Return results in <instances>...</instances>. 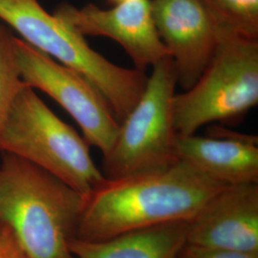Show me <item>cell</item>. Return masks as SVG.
Listing matches in <instances>:
<instances>
[{
	"label": "cell",
	"mask_w": 258,
	"mask_h": 258,
	"mask_svg": "<svg viewBox=\"0 0 258 258\" xmlns=\"http://www.w3.org/2000/svg\"><path fill=\"white\" fill-rule=\"evenodd\" d=\"M227 185L181 160L162 170L106 179L86 198L76 238L102 241L162 224L190 221Z\"/></svg>",
	"instance_id": "1"
},
{
	"label": "cell",
	"mask_w": 258,
	"mask_h": 258,
	"mask_svg": "<svg viewBox=\"0 0 258 258\" xmlns=\"http://www.w3.org/2000/svg\"><path fill=\"white\" fill-rule=\"evenodd\" d=\"M85 196L26 160L2 152L0 224L19 241L29 258H75Z\"/></svg>",
	"instance_id": "2"
},
{
	"label": "cell",
	"mask_w": 258,
	"mask_h": 258,
	"mask_svg": "<svg viewBox=\"0 0 258 258\" xmlns=\"http://www.w3.org/2000/svg\"><path fill=\"white\" fill-rule=\"evenodd\" d=\"M0 19L30 45L84 76L104 97L119 122L144 92L145 72L112 63L37 0H0Z\"/></svg>",
	"instance_id": "3"
},
{
	"label": "cell",
	"mask_w": 258,
	"mask_h": 258,
	"mask_svg": "<svg viewBox=\"0 0 258 258\" xmlns=\"http://www.w3.org/2000/svg\"><path fill=\"white\" fill-rule=\"evenodd\" d=\"M0 151L22 158L88 197L106 178L89 145L24 84L0 128Z\"/></svg>",
	"instance_id": "4"
},
{
	"label": "cell",
	"mask_w": 258,
	"mask_h": 258,
	"mask_svg": "<svg viewBox=\"0 0 258 258\" xmlns=\"http://www.w3.org/2000/svg\"><path fill=\"white\" fill-rule=\"evenodd\" d=\"M217 44L194 85L174 95L177 135H192L213 121L237 118L258 103V40L217 27Z\"/></svg>",
	"instance_id": "5"
},
{
	"label": "cell",
	"mask_w": 258,
	"mask_h": 258,
	"mask_svg": "<svg viewBox=\"0 0 258 258\" xmlns=\"http://www.w3.org/2000/svg\"><path fill=\"white\" fill-rule=\"evenodd\" d=\"M177 84L175 66L169 55L152 65L144 92L120 121L114 145L103 157L106 179L158 171L179 161L172 115Z\"/></svg>",
	"instance_id": "6"
},
{
	"label": "cell",
	"mask_w": 258,
	"mask_h": 258,
	"mask_svg": "<svg viewBox=\"0 0 258 258\" xmlns=\"http://www.w3.org/2000/svg\"><path fill=\"white\" fill-rule=\"evenodd\" d=\"M14 49L22 81L55 100L79 124L88 145L107 155L120 122L101 92L84 76L19 37H15Z\"/></svg>",
	"instance_id": "7"
},
{
	"label": "cell",
	"mask_w": 258,
	"mask_h": 258,
	"mask_svg": "<svg viewBox=\"0 0 258 258\" xmlns=\"http://www.w3.org/2000/svg\"><path fill=\"white\" fill-rule=\"evenodd\" d=\"M54 15L83 37L115 40L140 71L145 72L147 67L169 55L158 35L150 0H126L106 10L94 4L77 8L62 3Z\"/></svg>",
	"instance_id": "8"
},
{
	"label": "cell",
	"mask_w": 258,
	"mask_h": 258,
	"mask_svg": "<svg viewBox=\"0 0 258 258\" xmlns=\"http://www.w3.org/2000/svg\"><path fill=\"white\" fill-rule=\"evenodd\" d=\"M158 35L175 66L178 83L189 89L209 64L217 28L200 0H152Z\"/></svg>",
	"instance_id": "9"
},
{
	"label": "cell",
	"mask_w": 258,
	"mask_h": 258,
	"mask_svg": "<svg viewBox=\"0 0 258 258\" xmlns=\"http://www.w3.org/2000/svg\"><path fill=\"white\" fill-rule=\"evenodd\" d=\"M189 244L258 253V184L227 185L189 221Z\"/></svg>",
	"instance_id": "10"
},
{
	"label": "cell",
	"mask_w": 258,
	"mask_h": 258,
	"mask_svg": "<svg viewBox=\"0 0 258 258\" xmlns=\"http://www.w3.org/2000/svg\"><path fill=\"white\" fill-rule=\"evenodd\" d=\"M212 131L207 137L178 135L179 160L223 184H258L257 137L225 128Z\"/></svg>",
	"instance_id": "11"
},
{
	"label": "cell",
	"mask_w": 258,
	"mask_h": 258,
	"mask_svg": "<svg viewBox=\"0 0 258 258\" xmlns=\"http://www.w3.org/2000/svg\"><path fill=\"white\" fill-rule=\"evenodd\" d=\"M189 221L171 222L102 241L74 238L75 258H175L186 243Z\"/></svg>",
	"instance_id": "12"
},
{
	"label": "cell",
	"mask_w": 258,
	"mask_h": 258,
	"mask_svg": "<svg viewBox=\"0 0 258 258\" xmlns=\"http://www.w3.org/2000/svg\"><path fill=\"white\" fill-rule=\"evenodd\" d=\"M215 25L258 40V0H200Z\"/></svg>",
	"instance_id": "13"
},
{
	"label": "cell",
	"mask_w": 258,
	"mask_h": 258,
	"mask_svg": "<svg viewBox=\"0 0 258 258\" xmlns=\"http://www.w3.org/2000/svg\"><path fill=\"white\" fill-rule=\"evenodd\" d=\"M15 37L11 28L0 23V128L17 94L25 84L15 56Z\"/></svg>",
	"instance_id": "14"
},
{
	"label": "cell",
	"mask_w": 258,
	"mask_h": 258,
	"mask_svg": "<svg viewBox=\"0 0 258 258\" xmlns=\"http://www.w3.org/2000/svg\"><path fill=\"white\" fill-rule=\"evenodd\" d=\"M175 258H258V253H246L185 243Z\"/></svg>",
	"instance_id": "15"
},
{
	"label": "cell",
	"mask_w": 258,
	"mask_h": 258,
	"mask_svg": "<svg viewBox=\"0 0 258 258\" xmlns=\"http://www.w3.org/2000/svg\"><path fill=\"white\" fill-rule=\"evenodd\" d=\"M0 258H29L19 241L0 224Z\"/></svg>",
	"instance_id": "16"
},
{
	"label": "cell",
	"mask_w": 258,
	"mask_h": 258,
	"mask_svg": "<svg viewBox=\"0 0 258 258\" xmlns=\"http://www.w3.org/2000/svg\"><path fill=\"white\" fill-rule=\"evenodd\" d=\"M110 1H112V2H115V3L117 4V3H120V2H122V1H126V0H110Z\"/></svg>",
	"instance_id": "17"
}]
</instances>
